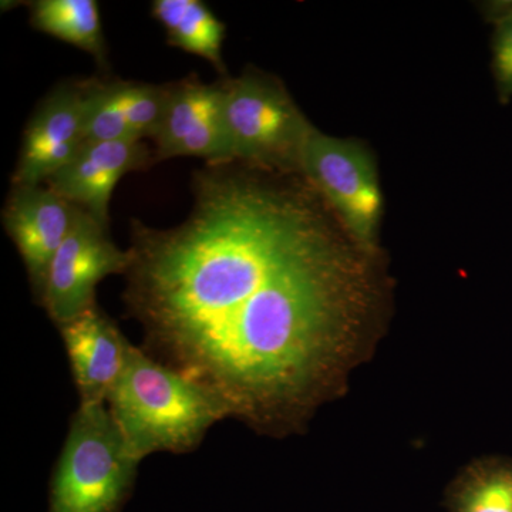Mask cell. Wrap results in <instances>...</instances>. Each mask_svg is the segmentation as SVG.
I'll return each mask as SVG.
<instances>
[{"mask_svg":"<svg viewBox=\"0 0 512 512\" xmlns=\"http://www.w3.org/2000/svg\"><path fill=\"white\" fill-rule=\"evenodd\" d=\"M191 192L180 224H130L121 298L140 348L256 433H295L370 338L373 258L302 173L205 164Z\"/></svg>","mask_w":512,"mask_h":512,"instance_id":"cell-1","label":"cell"},{"mask_svg":"<svg viewBox=\"0 0 512 512\" xmlns=\"http://www.w3.org/2000/svg\"><path fill=\"white\" fill-rule=\"evenodd\" d=\"M106 404L140 461L156 453H191L229 417L214 394L134 345Z\"/></svg>","mask_w":512,"mask_h":512,"instance_id":"cell-2","label":"cell"},{"mask_svg":"<svg viewBox=\"0 0 512 512\" xmlns=\"http://www.w3.org/2000/svg\"><path fill=\"white\" fill-rule=\"evenodd\" d=\"M140 463L107 404H79L50 477L47 512L123 511Z\"/></svg>","mask_w":512,"mask_h":512,"instance_id":"cell-3","label":"cell"},{"mask_svg":"<svg viewBox=\"0 0 512 512\" xmlns=\"http://www.w3.org/2000/svg\"><path fill=\"white\" fill-rule=\"evenodd\" d=\"M222 120L231 161L301 173L303 146L313 124L278 80L244 72L224 77Z\"/></svg>","mask_w":512,"mask_h":512,"instance_id":"cell-4","label":"cell"},{"mask_svg":"<svg viewBox=\"0 0 512 512\" xmlns=\"http://www.w3.org/2000/svg\"><path fill=\"white\" fill-rule=\"evenodd\" d=\"M301 173L350 239L375 258L383 195L372 154L357 141L329 136L313 126L303 146Z\"/></svg>","mask_w":512,"mask_h":512,"instance_id":"cell-5","label":"cell"},{"mask_svg":"<svg viewBox=\"0 0 512 512\" xmlns=\"http://www.w3.org/2000/svg\"><path fill=\"white\" fill-rule=\"evenodd\" d=\"M109 228L79 208L72 231L53 256L37 303L57 329L97 306V286L107 276L126 274L127 249L114 244Z\"/></svg>","mask_w":512,"mask_h":512,"instance_id":"cell-6","label":"cell"},{"mask_svg":"<svg viewBox=\"0 0 512 512\" xmlns=\"http://www.w3.org/2000/svg\"><path fill=\"white\" fill-rule=\"evenodd\" d=\"M89 80L55 87L32 114L23 134L12 185L46 184L86 143Z\"/></svg>","mask_w":512,"mask_h":512,"instance_id":"cell-7","label":"cell"},{"mask_svg":"<svg viewBox=\"0 0 512 512\" xmlns=\"http://www.w3.org/2000/svg\"><path fill=\"white\" fill-rule=\"evenodd\" d=\"M222 97V80L208 84L191 76L170 84L163 117L151 138L156 144V163L178 157L202 158L205 164L232 163Z\"/></svg>","mask_w":512,"mask_h":512,"instance_id":"cell-8","label":"cell"},{"mask_svg":"<svg viewBox=\"0 0 512 512\" xmlns=\"http://www.w3.org/2000/svg\"><path fill=\"white\" fill-rule=\"evenodd\" d=\"M79 207L47 185H12L2 212L3 227L18 249L35 299L45 285L57 249L72 231Z\"/></svg>","mask_w":512,"mask_h":512,"instance_id":"cell-9","label":"cell"},{"mask_svg":"<svg viewBox=\"0 0 512 512\" xmlns=\"http://www.w3.org/2000/svg\"><path fill=\"white\" fill-rule=\"evenodd\" d=\"M154 163V153L144 141H86L45 185L110 227V202L116 185L124 175Z\"/></svg>","mask_w":512,"mask_h":512,"instance_id":"cell-10","label":"cell"},{"mask_svg":"<svg viewBox=\"0 0 512 512\" xmlns=\"http://www.w3.org/2000/svg\"><path fill=\"white\" fill-rule=\"evenodd\" d=\"M59 330L79 404H106L123 375L133 343L99 305Z\"/></svg>","mask_w":512,"mask_h":512,"instance_id":"cell-11","label":"cell"},{"mask_svg":"<svg viewBox=\"0 0 512 512\" xmlns=\"http://www.w3.org/2000/svg\"><path fill=\"white\" fill-rule=\"evenodd\" d=\"M170 84L89 80L86 141H144L156 133Z\"/></svg>","mask_w":512,"mask_h":512,"instance_id":"cell-12","label":"cell"},{"mask_svg":"<svg viewBox=\"0 0 512 512\" xmlns=\"http://www.w3.org/2000/svg\"><path fill=\"white\" fill-rule=\"evenodd\" d=\"M151 15L164 28L168 45L178 47L212 64L227 76L224 50L225 25L201 0H154Z\"/></svg>","mask_w":512,"mask_h":512,"instance_id":"cell-13","label":"cell"},{"mask_svg":"<svg viewBox=\"0 0 512 512\" xmlns=\"http://www.w3.org/2000/svg\"><path fill=\"white\" fill-rule=\"evenodd\" d=\"M448 512H512V457L484 456L448 485Z\"/></svg>","mask_w":512,"mask_h":512,"instance_id":"cell-14","label":"cell"},{"mask_svg":"<svg viewBox=\"0 0 512 512\" xmlns=\"http://www.w3.org/2000/svg\"><path fill=\"white\" fill-rule=\"evenodd\" d=\"M30 25L89 53L106 64V42L96 0H36L29 3Z\"/></svg>","mask_w":512,"mask_h":512,"instance_id":"cell-15","label":"cell"},{"mask_svg":"<svg viewBox=\"0 0 512 512\" xmlns=\"http://www.w3.org/2000/svg\"><path fill=\"white\" fill-rule=\"evenodd\" d=\"M494 22V79L498 96L508 101L512 97V3L495 9Z\"/></svg>","mask_w":512,"mask_h":512,"instance_id":"cell-16","label":"cell"}]
</instances>
